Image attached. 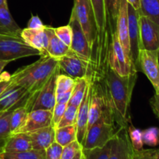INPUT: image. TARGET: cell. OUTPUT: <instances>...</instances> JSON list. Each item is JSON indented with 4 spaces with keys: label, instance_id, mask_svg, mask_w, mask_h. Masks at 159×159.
<instances>
[{
    "label": "cell",
    "instance_id": "cell-1",
    "mask_svg": "<svg viewBox=\"0 0 159 159\" xmlns=\"http://www.w3.org/2000/svg\"><path fill=\"white\" fill-rule=\"evenodd\" d=\"M96 50L93 60L102 72L111 97L116 113V124L118 127H127L130 120L129 109L138 72H133L127 76L119 75L109 66L107 60L108 46Z\"/></svg>",
    "mask_w": 159,
    "mask_h": 159
},
{
    "label": "cell",
    "instance_id": "cell-2",
    "mask_svg": "<svg viewBox=\"0 0 159 159\" xmlns=\"http://www.w3.org/2000/svg\"><path fill=\"white\" fill-rule=\"evenodd\" d=\"M58 67L57 59L48 55H41L37 61L17 69L11 75L10 83L19 85L34 96L41 89Z\"/></svg>",
    "mask_w": 159,
    "mask_h": 159
},
{
    "label": "cell",
    "instance_id": "cell-3",
    "mask_svg": "<svg viewBox=\"0 0 159 159\" xmlns=\"http://www.w3.org/2000/svg\"><path fill=\"white\" fill-rule=\"evenodd\" d=\"M114 115L104 114L94 124L87 130L84 149H93L102 148L110 142L118 130Z\"/></svg>",
    "mask_w": 159,
    "mask_h": 159
},
{
    "label": "cell",
    "instance_id": "cell-4",
    "mask_svg": "<svg viewBox=\"0 0 159 159\" xmlns=\"http://www.w3.org/2000/svg\"><path fill=\"white\" fill-rule=\"evenodd\" d=\"M71 12L79 21L90 48L93 50L99 34L90 0H74Z\"/></svg>",
    "mask_w": 159,
    "mask_h": 159
},
{
    "label": "cell",
    "instance_id": "cell-5",
    "mask_svg": "<svg viewBox=\"0 0 159 159\" xmlns=\"http://www.w3.org/2000/svg\"><path fill=\"white\" fill-rule=\"evenodd\" d=\"M107 60L109 66L120 76H127L138 72L130 57L124 51L116 31L110 33Z\"/></svg>",
    "mask_w": 159,
    "mask_h": 159
},
{
    "label": "cell",
    "instance_id": "cell-6",
    "mask_svg": "<svg viewBox=\"0 0 159 159\" xmlns=\"http://www.w3.org/2000/svg\"><path fill=\"white\" fill-rule=\"evenodd\" d=\"M35 55L40 56V51L26 44L21 38L11 36L0 37V61L11 62Z\"/></svg>",
    "mask_w": 159,
    "mask_h": 159
},
{
    "label": "cell",
    "instance_id": "cell-7",
    "mask_svg": "<svg viewBox=\"0 0 159 159\" xmlns=\"http://www.w3.org/2000/svg\"><path fill=\"white\" fill-rule=\"evenodd\" d=\"M57 63L61 71L74 79L88 77L93 68V61L84 60L71 49L68 54L57 59Z\"/></svg>",
    "mask_w": 159,
    "mask_h": 159
},
{
    "label": "cell",
    "instance_id": "cell-8",
    "mask_svg": "<svg viewBox=\"0 0 159 159\" xmlns=\"http://www.w3.org/2000/svg\"><path fill=\"white\" fill-rule=\"evenodd\" d=\"M147 76L155 90L159 94V54L157 51L141 49L138 55V71Z\"/></svg>",
    "mask_w": 159,
    "mask_h": 159
},
{
    "label": "cell",
    "instance_id": "cell-9",
    "mask_svg": "<svg viewBox=\"0 0 159 159\" xmlns=\"http://www.w3.org/2000/svg\"><path fill=\"white\" fill-rule=\"evenodd\" d=\"M141 49L157 51L159 54V24L145 16L138 19Z\"/></svg>",
    "mask_w": 159,
    "mask_h": 159
},
{
    "label": "cell",
    "instance_id": "cell-10",
    "mask_svg": "<svg viewBox=\"0 0 159 159\" xmlns=\"http://www.w3.org/2000/svg\"><path fill=\"white\" fill-rule=\"evenodd\" d=\"M68 25L71 26L72 30V39L70 49L84 60L89 62L93 61V49L90 48L79 21L72 12L71 13Z\"/></svg>",
    "mask_w": 159,
    "mask_h": 159
},
{
    "label": "cell",
    "instance_id": "cell-11",
    "mask_svg": "<svg viewBox=\"0 0 159 159\" xmlns=\"http://www.w3.org/2000/svg\"><path fill=\"white\" fill-rule=\"evenodd\" d=\"M60 72V68L57 67L49 80L37 93L30 111L37 110L53 111L56 104V80H57V75Z\"/></svg>",
    "mask_w": 159,
    "mask_h": 159
},
{
    "label": "cell",
    "instance_id": "cell-12",
    "mask_svg": "<svg viewBox=\"0 0 159 159\" xmlns=\"http://www.w3.org/2000/svg\"><path fill=\"white\" fill-rule=\"evenodd\" d=\"M127 15H128L129 28V43H130V60L138 71V55L141 50L140 46V32H139V12L128 3L127 6Z\"/></svg>",
    "mask_w": 159,
    "mask_h": 159
},
{
    "label": "cell",
    "instance_id": "cell-13",
    "mask_svg": "<svg viewBox=\"0 0 159 159\" xmlns=\"http://www.w3.org/2000/svg\"><path fill=\"white\" fill-rule=\"evenodd\" d=\"M127 127H118L117 131L111 141V151L109 159H134V148Z\"/></svg>",
    "mask_w": 159,
    "mask_h": 159
},
{
    "label": "cell",
    "instance_id": "cell-14",
    "mask_svg": "<svg viewBox=\"0 0 159 159\" xmlns=\"http://www.w3.org/2000/svg\"><path fill=\"white\" fill-rule=\"evenodd\" d=\"M52 26H46L41 29H22L20 33L21 39L31 48L40 52V56L47 54V47L49 41Z\"/></svg>",
    "mask_w": 159,
    "mask_h": 159
},
{
    "label": "cell",
    "instance_id": "cell-15",
    "mask_svg": "<svg viewBox=\"0 0 159 159\" xmlns=\"http://www.w3.org/2000/svg\"><path fill=\"white\" fill-rule=\"evenodd\" d=\"M51 124L52 111L45 110H31L28 113L21 127L12 134L30 133L34 130L49 127Z\"/></svg>",
    "mask_w": 159,
    "mask_h": 159
},
{
    "label": "cell",
    "instance_id": "cell-16",
    "mask_svg": "<svg viewBox=\"0 0 159 159\" xmlns=\"http://www.w3.org/2000/svg\"><path fill=\"white\" fill-rule=\"evenodd\" d=\"M29 93L24 88L19 85H10L0 95V110H13L24 105L29 97Z\"/></svg>",
    "mask_w": 159,
    "mask_h": 159
},
{
    "label": "cell",
    "instance_id": "cell-17",
    "mask_svg": "<svg viewBox=\"0 0 159 159\" xmlns=\"http://www.w3.org/2000/svg\"><path fill=\"white\" fill-rule=\"evenodd\" d=\"M90 82H89L88 87L85 91L83 99L78 107L77 120H76V131H77V141L83 146L85 135L88 129L89 122V108L90 100Z\"/></svg>",
    "mask_w": 159,
    "mask_h": 159
},
{
    "label": "cell",
    "instance_id": "cell-18",
    "mask_svg": "<svg viewBox=\"0 0 159 159\" xmlns=\"http://www.w3.org/2000/svg\"><path fill=\"white\" fill-rule=\"evenodd\" d=\"M127 0H121L119 8L117 21H116V33L118 39L124 48V51L130 58V43H129V28H128V15H127Z\"/></svg>",
    "mask_w": 159,
    "mask_h": 159
},
{
    "label": "cell",
    "instance_id": "cell-19",
    "mask_svg": "<svg viewBox=\"0 0 159 159\" xmlns=\"http://www.w3.org/2000/svg\"><path fill=\"white\" fill-rule=\"evenodd\" d=\"M26 134L30 138L33 149L46 150L55 142V128L51 125Z\"/></svg>",
    "mask_w": 159,
    "mask_h": 159
},
{
    "label": "cell",
    "instance_id": "cell-20",
    "mask_svg": "<svg viewBox=\"0 0 159 159\" xmlns=\"http://www.w3.org/2000/svg\"><path fill=\"white\" fill-rule=\"evenodd\" d=\"M21 28L12 18L8 8V4L0 6V35L21 38Z\"/></svg>",
    "mask_w": 159,
    "mask_h": 159
},
{
    "label": "cell",
    "instance_id": "cell-21",
    "mask_svg": "<svg viewBox=\"0 0 159 159\" xmlns=\"http://www.w3.org/2000/svg\"><path fill=\"white\" fill-rule=\"evenodd\" d=\"M75 79L59 73L56 80V102L68 103Z\"/></svg>",
    "mask_w": 159,
    "mask_h": 159
},
{
    "label": "cell",
    "instance_id": "cell-22",
    "mask_svg": "<svg viewBox=\"0 0 159 159\" xmlns=\"http://www.w3.org/2000/svg\"><path fill=\"white\" fill-rule=\"evenodd\" d=\"M33 149L32 143L26 133L12 134L8 139L3 152H21Z\"/></svg>",
    "mask_w": 159,
    "mask_h": 159
},
{
    "label": "cell",
    "instance_id": "cell-23",
    "mask_svg": "<svg viewBox=\"0 0 159 159\" xmlns=\"http://www.w3.org/2000/svg\"><path fill=\"white\" fill-rule=\"evenodd\" d=\"M47 54L55 59H59L65 56L70 51V48L62 42L54 34V27H52L50 34L49 41L47 47Z\"/></svg>",
    "mask_w": 159,
    "mask_h": 159
},
{
    "label": "cell",
    "instance_id": "cell-24",
    "mask_svg": "<svg viewBox=\"0 0 159 159\" xmlns=\"http://www.w3.org/2000/svg\"><path fill=\"white\" fill-rule=\"evenodd\" d=\"M90 2H91L95 17H96L98 34H99L98 37H103L104 34L108 30L104 0H90Z\"/></svg>",
    "mask_w": 159,
    "mask_h": 159
},
{
    "label": "cell",
    "instance_id": "cell-25",
    "mask_svg": "<svg viewBox=\"0 0 159 159\" xmlns=\"http://www.w3.org/2000/svg\"><path fill=\"white\" fill-rule=\"evenodd\" d=\"M13 110L0 112V154L4 152L5 145L11 135L10 119Z\"/></svg>",
    "mask_w": 159,
    "mask_h": 159
},
{
    "label": "cell",
    "instance_id": "cell-26",
    "mask_svg": "<svg viewBox=\"0 0 159 159\" xmlns=\"http://www.w3.org/2000/svg\"><path fill=\"white\" fill-rule=\"evenodd\" d=\"M89 79V77L80 78V79H76L75 85L73 87L72 92H71V97H70L68 103L69 105L75 106L76 107H79L80 103L83 99L85 96V91L88 87Z\"/></svg>",
    "mask_w": 159,
    "mask_h": 159
},
{
    "label": "cell",
    "instance_id": "cell-27",
    "mask_svg": "<svg viewBox=\"0 0 159 159\" xmlns=\"http://www.w3.org/2000/svg\"><path fill=\"white\" fill-rule=\"evenodd\" d=\"M120 1L121 0H104L107 14V29L110 33L116 30Z\"/></svg>",
    "mask_w": 159,
    "mask_h": 159
},
{
    "label": "cell",
    "instance_id": "cell-28",
    "mask_svg": "<svg viewBox=\"0 0 159 159\" xmlns=\"http://www.w3.org/2000/svg\"><path fill=\"white\" fill-rule=\"evenodd\" d=\"M77 131L75 125L65 126L55 128V142L62 147L68 145L77 140Z\"/></svg>",
    "mask_w": 159,
    "mask_h": 159
},
{
    "label": "cell",
    "instance_id": "cell-29",
    "mask_svg": "<svg viewBox=\"0 0 159 159\" xmlns=\"http://www.w3.org/2000/svg\"><path fill=\"white\" fill-rule=\"evenodd\" d=\"M139 14L159 24V0H140Z\"/></svg>",
    "mask_w": 159,
    "mask_h": 159
},
{
    "label": "cell",
    "instance_id": "cell-30",
    "mask_svg": "<svg viewBox=\"0 0 159 159\" xmlns=\"http://www.w3.org/2000/svg\"><path fill=\"white\" fill-rule=\"evenodd\" d=\"M0 159H46L45 150L30 149L21 152H3Z\"/></svg>",
    "mask_w": 159,
    "mask_h": 159
},
{
    "label": "cell",
    "instance_id": "cell-31",
    "mask_svg": "<svg viewBox=\"0 0 159 159\" xmlns=\"http://www.w3.org/2000/svg\"><path fill=\"white\" fill-rule=\"evenodd\" d=\"M30 111V108L26 102L24 105L16 107L12 110L10 119L11 134L21 127Z\"/></svg>",
    "mask_w": 159,
    "mask_h": 159
},
{
    "label": "cell",
    "instance_id": "cell-32",
    "mask_svg": "<svg viewBox=\"0 0 159 159\" xmlns=\"http://www.w3.org/2000/svg\"><path fill=\"white\" fill-rule=\"evenodd\" d=\"M61 159H85L84 148L77 140L63 147Z\"/></svg>",
    "mask_w": 159,
    "mask_h": 159
},
{
    "label": "cell",
    "instance_id": "cell-33",
    "mask_svg": "<svg viewBox=\"0 0 159 159\" xmlns=\"http://www.w3.org/2000/svg\"><path fill=\"white\" fill-rule=\"evenodd\" d=\"M111 141L102 148L84 149L85 159H109L111 151Z\"/></svg>",
    "mask_w": 159,
    "mask_h": 159
},
{
    "label": "cell",
    "instance_id": "cell-34",
    "mask_svg": "<svg viewBox=\"0 0 159 159\" xmlns=\"http://www.w3.org/2000/svg\"><path fill=\"white\" fill-rule=\"evenodd\" d=\"M77 113L78 107L68 104L63 116L61 117L56 128L65 127V126L75 125L76 120H77Z\"/></svg>",
    "mask_w": 159,
    "mask_h": 159
},
{
    "label": "cell",
    "instance_id": "cell-35",
    "mask_svg": "<svg viewBox=\"0 0 159 159\" xmlns=\"http://www.w3.org/2000/svg\"><path fill=\"white\" fill-rule=\"evenodd\" d=\"M142 140L144 144L156 147L159 144V129L158 127H150L142 131Z\"/></svg>",
    "mask_w": 159,
    "mask_h": 159
},
{
    "label": "cell",
    "instance_id": "cell-36",
    "mask_svg": "<svg viewBox=\"0 0 159 159\" xmlns=\"http://www.w3.org/2000/svg\"><path fill=\"white\" fill-rule=\"evenodd\" d=\"M127 131H128L130 142H131L134 150L139 151L143 149L144 143H143L142 140V131L140 130L139 129L135 128L131 124L130 126L128 124Z\"/></svg>",
    "mask_w": 159,
    "mask_h": 159
},
{
    "label": "cell",
    "instance_id": "cell-37",
    "mask_svg": "<svg viewBox=\"0 0 159 159\" xmlns=\"http://www.w3.org/2000/svg\"><path fill=\"white\" fill-rule=\"evenodd\" d=\"M54 31L56 36L67 46L70 48L71 43V39H72V30H71V26L68 24L66 26L54 27Z\"/></svg>",
    "mask_w": 159,
    "mask_h": 159
},
{
    "label": "cell",
    "instance_id": "cell-38",
    "mask_svg": "<svg viewBox=\"0 0 159 159\" xmlns=\"http://www.w3.org/2000/svg\"><path fill=\"white\" fill-rule=\"evenodd\" d=\"M68 103H59L56 102L55 106L54 107V110L52 111V124L51 125L56 128L57 124L60 122L61 119L63 116L64 113L67 108Z\"/></svg>",
    "mask_w": 159,
    "mask_h": 159
},
{
    "label": "cell",
    "instance_id": "cell-39",
    "mask_svg": "<svg viewBox=\"0 0 159 159\" xmlns=\"http://www.w3.org/2000/svg\"><path fill=\"white\" fill-rule=\"evenodd\" d=\"M63 147L57 142H54L45 150L46 159H61Z\"/></svg>",
    "mask_w": 159,
    "mask_h": 159
},
{
    "label": "cell",
    "instance_id": "cell-40",
    "mask_svg": "<svg viewBox=\"0 0 159 159\" xmlns=\"http://www.w3.org/2000/svg\"><path fill=\"white\" fill-rule=\"evenodd\" d=\"M10 78L11 75L6 71L0 75V95L10 85Z\"/></svg>",
    "mask_w": 159,
    "mask_h": 159
},
{
    "label": "cell",
    "instance_id": "cell-41",
    "mask_svg": "<svg viewBox=\"0 0 159 159\" xmlns=\"http://www.w3.org/2000/svg\"><path fill=\"white\" fill-rule=\"evenodd\" d=\"M45 25H43L38 16L34 15H32L27 24V28H30V29H41Z\"/></svg>",
    "mask_w": 159,
    "mask_h": 159
},
{
    "label": "cell",
    "instance_id": "cell-42",
    "mask_svg": "<svg viewBox=\"0 0 159 159\" xmlns=\"http://www.w3.org/2000/svg\"><path fill=\"white\" fill-rule=\"evenodd\" d=\"M150 105L153 113L159 119V94L155 93L153 97L150 99Z\"/></svg>",
    "mask_w": 159,
    "mask_h": 159
},
{
    "label": "cell",
    "instance_id": "cell-43",
    "mask_svg": "<svg viewBox=\"0 0 159 159\" xmlns=\"http://www.w3.org/2000/svg\"><path fill=\"white\" fill-rule=\"evenodd\" d=\"M127 2L131 5L136 10L139 12L140 10V0H127Z\"/></svg>",
    "mask_w": 159,
    "mask_h": 159
},
{
    "label": "cell",
    "instance_id": "cell-44",
    "mask_svg": "<svg viewBox=\"0 0 159 159\" xmlns=\"http://www.w3.org/2000/svg\"><path fill=\"white\" fill-rule=\"evenodd\" d=\"M9 63V61H0V75L2 74L5 67H6Z\"/></svg>",
    "mask_w": 159,
    "mask_h": 159
},
{
    "label": "cell",
    "instance_id": "cell-45",
    "mask_svg": "<svg viewBox=\"0 0 159 159\" xmlns=\"http://www.w3.org/2000/svg\"><path fill=\"white\" fill-rule=\"evenodd\" d=\"M7 4V0H0V6H4Z\"/></svg>",
    "mask_w": 159,
    "mask_h": 159
},
{
    "label": "cell",
    "instance_id": "cell-46",
    "mask_svg": "<svg viewBox=\"0 0 159 159\" xmlns=\"http://www.w3.org/2000/svg\"><path fill=\"white\" fill-rule=\"evenodd\" d=\"M2 36H6V35H0V37H2Z\"/></svg>",
    "mask_w": 159,
    "mask_h": 159
},
{
    "label": "cell",
    "instance_id": "cell-47",
    "mask_svg": "<svg viewBox=\"0 0 159 159\" xmlns=\"http://www.w3.org/2000/svg\"><path fill=\"white\" fill-rule=\"evenodd\" d=\"M2 110H0V112H2Z\"/></svg>",
    "mask_w": 159,
    "mask_h": 159
}]
</instances>
